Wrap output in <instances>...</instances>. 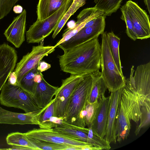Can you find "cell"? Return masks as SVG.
I'll return each instance as SVG.
<instances>
[{"label":"cell","instance_id":"cell-1","mask_svg":"<svg viewBox=\"0 0 150 150\" xmlns=\"http://www.w3.org/2000/svg\"><path fill=\"white\" fill-rule=\"evenodd\" d=\"M98 37L64 52L58 55L61 70L71 74L83 76L100 68L101 45Z\"/></svg>","mask_w":150,"mask_h":150},{"label":"cell","instance_id":"cell-2","mask_svg":"<svg viewBox=\"0 0 150 150\" xmlns=\"http://www.w3.org/2000/svg\"><path fill=\"white\" fill-rule=\"evenodd\" d=\"M143 103L128 78L125 86L122 88L116 118V140L118 142L126 139L129 136L131 129V121L137 123L139 121Z\"/></svg>","mask_w":150,"mask_h":150},{"label":"cell","instance_id":"cell-3","mask_svg":"<svg viewBox=\"0 0 150 150\" xmlns=\"http://www.w3.org/2000/svg\"><path fill=\"white\" fill-rule=\"evenodd\" d=\"M101 74L99 70L83 76L71 96L63 121L77 126L81 112L88 100L93 82Z\"/></svg>","mask_w":150,"mask_h":150},{"label":"cell","instance_id":"cell-4","mask_svg":"<svg viewBox=\"0 0 150 150\" xmlns=\"http://www.w3.org/2000/svg\"><path fill=\"white\" fill-rule=\"evenodd\" d=\"M107 33L104 32L101 34V76L109 92H112L125 86L126 79L123 75L120 73L113 58L109 48Z\"/></svg>","mask_w":150,"mask_h":150},{"label":"cell","instance_id":"cell-5","mask_svg":"<svg viewBox=\"0 0 150 150\" xmlns=\"http://www.w3.org/2000/svg\"><path fill=\"white\" fill-rule=\"evenodd\" d=\"M0 103L6 107L21 109L25 113L40 109L31 95L18 85L11 84L8 81L1 90Z\"/></svg>","mask_w":150,"mask_h":150},{"label":"cell","instance_id":"cell-6","mask_svg":"<svg viewBox=\"0 0 150 150\" xmlns=\"http://www.w3.org/2000/svg\"><path fill=\"white\" fill-rule=\"evenodd\" d=\"M69 0L51 15L42 21H36L26 32V41L28 43H39L49 36L58 25L71 4Z\"/></svg>","mask_w":150,"mask_h":150},{"label":"cell","instance_id":"cell-7","mask_svg":"<svg viewBox=\"0 0 150 150\" xmlns=\"http://www.w3.org/2000/svg\"><path fill=\"white\" fill-rule=\"evenodd\" d=\"M54 46L40 45L33 47L31 51L23 56L16 65L13 71L18 85L24 76L30 70L38 67L43 58L47 56L55 50Z\"/></svg>","mask_w":150,"mask_h":150},{"label":"cell","instance_id":"cell-8","mask_svg":"<svg viewBox=\"0 0 150 150\" xmlns=\"http://www.w3.org/2000/svg\"><path fill=\"white\" fill-rule=\"evenodd\" d=\"M83 76L71 74L70 76L62 80L54 98V115L62 120L71 96Z\"/></svg>","mask_w":150,"mask_h":150},{"label":"cell","instance_id":"cell-9","mask_svg":"<svg viewBox=\"0 0 150 150\" xmlns=\"http://www.w3.org/2000/svg\"><path fill=\"white\" fill-rule=\"evenodd\" d=\"M24 133L28 137L57 144L80 147L82 150H85L87 146H93L86 142L62 134L53 128H34Z\"/></svg>","mask_w":150,"mask_h":150},{"label":"cell","instance_id":"cell-10","mask_svg":"<svg viewBox=\"0 0 150 150\" xmlns=\"http://www.w3.org/2000/svg\"><path fill=\"white\" fill-rule=\"evenodd\" d=\"M105 17L104 16L98 17L93 25L83 28L74 36L59 45L57 47L60 48L64 52L98 37L104 32Z\"/></svg>","mask_w":150,"mask_h":150},{"label":"cell","instance_id":"cell-11","mask_svg":"<svg viewBox=\"0 0 150 150\" xmlns=\"http://www.w3.org/2000/svg\"><path fill=\"white\" fill-rule=\"evenodd\" d=\"M134 67L131 68L128 78L130 83L142 103L150 100V62L138 66L134 75Z\"/></svg>","mask_w":150,"mask_h":150},{"label":"cell","instance_id":"cell-12","mask_svg":"<svg viewBox=\"0 0 150 150\" xmlns=\"http://www.w3.org/2000/svg\"><path fill=\"white\" fill-rule=\"evenodd\" d=\"M125 4L137 39L142 40L149 38V18L146 11L131 0L127 1Z\"/></svg>","mask_w":150,"mask_h":150},{"label":"cell","instance_id":"cell-13","mask_svg":"<svg viewBox=\"0 0 150 150\" xmlns=\"http://www.w3.org/2000/svg\"><path fill=\"white\" fill-rule=\"evenodd\" d=\"M49 104L42 109L24 113L10 111L0 106V124L39 125L40 117Z\"/></svg>","mask_w":150,"mask_h":150},{"label":"cell","instance_id":"cell-14","mask_svg":"<svg viewBox=\"0 0 150 150\" xmlns=\"http://www.w3.org/2000/svg\"><path fill=\"white\" fill-rule=\"evenodd\" d=\"M17 58L16 52L13 47L6 43L0 45V91L14 71Z\"/></svg>","mask_w":150,"mask_h":150},{"label":"cell","instance_id":"cell-15","mask_svg":"<svg viewBox=\"0 0 150 150\" xmlns=\"http://www.w3.org/2000/svg\"><path fill=\"white\" fill-rule=\"evenodd\" d=\"M26 11L24 9L22 12L14 19L4 34L7 40L18 48L25 40L26 26Z\"/></svg>","mask_w":150,"mask_h":150},{"label":"cell","instance_id":"cell-16","mask_svg":"<svg viewBox=\"0 0 150 150\" xmlns=\"http://www.w3.org/2000/svg\"><path fill=\"white\" fill-rule=\"evenodd\" d=\"M122 88L115 91L111 92L110 95V107L107 124L104 137V139L110 144L111 143H116V118Z\"/></svg>","mask_w":150,"mask_h":150},{"label":"cell","instance_id":"cell-17","mask_svg":"<svg viewBox=\"0 0 150 150\" xmlns=\"http://www.w3.org/2000/svg\"><path fill=\"white\" fill-rule=\"evenodd\" d=\"M110 102V96L106 97L104 96L100 100L99 107L91 125L93 131L103 138L107 124Z\"/></svg>","mask_w":150,"mask_h":150},{"label":"cell","instance_id":"cell-18","mask_svg":"<svg viewBox=\"0 0 150 150\" xmlns=\"http://www.w3.org/2000/svg\"><path fill=\"white\" fill-rule=\"evenodd\" d=\"M58 88L49 84L44 77L38 83L32 96L40 109L45 108L51 102Z\"/></svg>","mask_w":150,"mask_h":150},{"label":"cell","instance_id":"cell-19","mask_svg":"<svg viewBox=\"0 0 150 150\" xmlns=\"http://www.w3.org/2000/svg\"><path fill=\"white\" fill-rule=\"evenodd\" d=\"M52 128L62 134L88 143V128L78 127L65 122L62 120Z\"/></svg>","mask_w":150,"mask_h":150},{"label":"cell","instance_id":"cell-20","mask_svg":"<svg viewBox=\"0 0 150 150\" xmlns=\"http://www.w3.org/2000/svg\"><path fill=\"white\" fill-rule=\"evenodd\" d=\"M68 0H39L37 7V20L40 21L47 18Z\"/></svg>","mask_w":150,"mask_h":150},{"label":"cell","instance_id":"cell-21","mask_svg":"<svg viewBox=\"0 0 150 150\" xmlns=\"http://www.w3.org/2000/svg\"><path fill=\"white\" fill-rule=\"evenodd\" d=\"M100 103V100L93 103L88 100L81 112L77 124L78 127H88L91 126L96 117Z\"/></svg>","mask_w":150,"mask_h":150},{"label":"cell","instance_id":"cell-22","mask_svg":"<svg viewBox=\"0 0 150 150\" xmlns=\"http://www.w3.org/2000/svg\"><path fill=\"white\" fill-rule=\"evenodd\" d=\"M38 67L28 72L18 85L32 96L34 93L38 83L43 77L42 72L37 69Z\"/></svg>","mask_w":150,"mask_h":150},{"label":"cell","instance_id":"cell-23","mask_svg":"<svg viewBox=\"0 0 150 150\" xmlns=\"http://www.w3.org/2000/svg\"><path fill=\"white\" fill-rule=\"evenodd\" d=\"M54 99H53L40 117L39 127L43 129H50L55 127L62 120L54 115Z\"/></svg>","mask_w":150,"mask_h":150},{"label":"cell","instance_id":"cell-24","mask_svg":"<svg viewBox=\"0 0 150 150\" xmlns=\"http://www.w3.org/2000/svg\"><path fill=\"white\" fill-rule=\"evenodd\" d=\"M107 36L113 58L120 73L121 74L123 75L119 52L120 38L113 32L107 33Z\"/></svg>","mask_w":150,"mask_h":150},{"label":"cell","instance_id":"cell-25","mask_svg":"<svg viewBox=\"0 0 150 150\" xmlns=\"http://www.w3.org/2000/svg\"><path fill=\"white\" fill-rule=\"evenodd\" d=\"M7 143L12 146H21L39 150L28 140L24 133L16 132L9 133L6 137Z\"/></svg>","mask_w":150,"mask_h":150},{"label":"cell","instance_id":"cell-26","mask_svg":"<svg viewBox=\"0 0 150 150\" xmlns=\"http://www.w3.org/2000/svg\"><path fill=\"white\" fill-rule=\"evenodd\" d=\"M101 75L96 77L93 82L88 100L90 103H93L97 100H100L105 96L107 88Z\"/></svg>","mask_w":150,"mask_h":150},{"label":"cell","instance_id":"cell-27","mask_svg":"<svg viewBox=\"0 0 150 150\" xmlns=\"http://www.w3.org/2000/svg\"><path fill=\"white\" fill-rule=\"evenodd\" d=\"M123 0H98L94 7L104 12V16H110L120 8Z\"/></svg>","mask_w":150,"mask_h":150},{"label":"cell","instance_id":"cell-28","mask_svg":"<svg viewBox=\"0 0 150 150\" xmlns=\"http://www.w3.org/2000/svg\"><path fill=\"white\" fill-rule=\"evenodd\" d=\"M141 115L139 124L137 126L134 132L136 135L138 134L141 130L148 127L150 124V100H145L141 107Z\"/></svg>","mask_w":150,"mask_h":150},{"label":"cell","instance_id":"cell-29","mask_svg":"<svg viewBox=\"0 0 150 150\" xmlns=\"http://www.w3.org/2000/svg\"><path fill=\"white\" fill-rule=\"evenodd\" d=\"M27 137L39 150H71V148L74 146L57 144Z\"/></svg>","mask_w":150,"mask_h":150},{"label":"cell","instance_id":"cell-30","mask_svg":"<svg viewBox=\"0 0 150 150\" xmlns=\"http://www.w3.org/2000/svg\"><path fill=\"white\" fill-rule=\"evenodd\" d=\"M88 143L99 150H109L111 148L110 144L104 138L101 137L92 130L91 126L88 127Z\"/></svg>","mask_w":150,"mask_h":150},{"label":"cell","instance_id":"cell-31","mask_svg":"<svg viewBox=\"0 0 150 150\" xmlns=\"http://www.w3.org/2000/svg\"><path fill=\"white\" fill-rule=\"evenodd\" d=\"M120 9L121 12V18L126 25L127 34L130 39L135 41L137 39V37L126 4L122 6Z\"/></svg>","mask_w":150,"mask_h":150},{"label":"cell","instance_id":"cell-32","mask_svg":"<svg viewBox=\"0 0 150 150\" xmlns=\"http://www.w3.org/2000/svg\"><path fill=\"white\" fill-rule=\"evenodd\" d=\"M80 7L78 5L72 2L71 4L54 30L52 35L53 39L55 38L70 17Z\"/></svg>","mask_w":150,"mask_h":150},{"label":"cell","instance_id":"cell-33","mask_svg":"<svg viewBox=\"0 0 150 150\" xmlns=\"http://www.w3.org/2000/svg\"><path fill=\"white\" fill-rule=\"evenodd\" d=\"M19 0H0V20L6 16Z\"/></svg>","mask_w":150,"mask_h":150},{"label":"cell","instance_id":"cell-34","mask_svg":"<svg viewBox=\"0 0 150 150\" xmlns=\"http://www.w3.org/2000/svg\"><path fill=\"white\" fill-rule=\"evenodd\" d=\"M51 67V65L50 64L44 61H40L37 67V69L42 72L48 70Z\"/></svg>","mask_w":150,"mask_h":150},{"label":"cell","instance_id":"cell-35","mask_svg":"<svg viewBox=\"0 0 150 150\" xmlns=\"http://www.w3.org/2000/svg\"><path fill=\"white\" fill-rule=\"evenodd\" d=\"M8 79V81L11 84L13 85H17V78L14 71L10 74Z\"/></svg>","mask_w":150,"mask_h":150},{"label":"cell","instance_id":"cell-36","mask_svg":"<svg viewBox=\"0 0 150 150\" xmlns=\"http://www.w3.org/2000/svg\"><path fill=\"white\" fill-rule=\"evenodd\" d=\"M23 10V7L19 5H15L13 7V11L15 13L20 14Z\"/></svg>","mask_w":150,"mask_h":150},{"label":"cell","instance_id":"cell-37","mask_svg":"<svg viewBox=\"0 0 150 150\" xmlns=\"http://www.w3.org/2000/svg\"><path fill=\"white\" fill-rule=\"evenodd\" d=\"M98 18H94L88 22L85 25L84 28H86L93 25L95 23Z\"/></svg>","mask_w":150,"mask_h":150},{"label":"cell","instance_id":"cell-38","mask_svg":"<svg viewBox=\"0 0 150 150\" xmlns=\"http://www.w3.org/2000/svg\"><path fill=\"white\" fill-rule=\"evenodd\" d=\"M144 3L146 6L149 14L150 13V0H144Z\"/></svg>","mask_w":150,"mask_h":150}]
</instances>
